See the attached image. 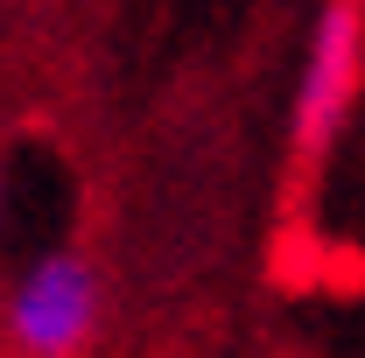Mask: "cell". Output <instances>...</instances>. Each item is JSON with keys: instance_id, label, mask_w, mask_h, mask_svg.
I'll use <instances>...</instances> for the list:
<instances>
[{"instance_id": "obj_2", "label": "cell", "mask_w": 365, "mask_h": 358, "mask_svg": "<svg viewBox=\"0 0 365 358\" xmlns=\"http://www.w3.org/2000/svg\"><path fill=\"white\" fill-rule=\"evenodd\" d=\"M365 63V7L359 0H323L317 29H309V56H302V85H295V155H323L330 134L344 127V106L359 91Z\"/></svg>"}, {"instance_id": "obj_3", "label": "cell", "mask_w": 365, "mask_h": 358, "mask_svg": "<svg viewBox=\"0 0 365 358\" xmlns=\"http://www.w3.org/2000/svg\"><path fill=\"white\" fill-rule=\"evenodd\" d=\"M359 7H365V0H359Z\"/></svg>"}, {"instance_id": "obj_1", "label": "cell", "mask_w": 365, "mask_h": 358, "mask_svg": "<svg viewBox=\"0 0 365 358\" xmlns=\"http://www.w3.org/2000/svg\"><path fill=\"white\" fill-rule=\"evenodd\" d=\"M91 337H98V274L85 253H43L7 288L14 358H85Z\"/></svg>"}]
</instances>
